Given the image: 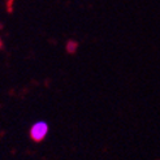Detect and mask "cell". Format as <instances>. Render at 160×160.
I'll return each instance as SVG.
<instances>
[{"mask_svg":"<svg viewBox=\"0 0 160 160\" xmlns=\"http://www.w3.org/2000/svg\"><path fill=\"white\" fill-rule=\"evenodd\" d=\"M50 132V125L47 121H43V120H39V121L34 122L30 128V138L34 142H42L47 134Z\"/></svg>","mask_w":160,"mask_h":160,"instance_id":"obj_1","label":"cell"}]
</instances>
